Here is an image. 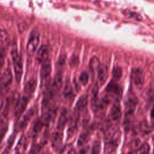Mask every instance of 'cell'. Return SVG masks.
Wrapping results in <instances>:
<instances>
[{"instance_id": "obj_20", "label": "cell", "mask_w": 154, "mask_h": 154, "mask_svg": "<svg viewBox=\"0 0 154 154\" xmlns=\"http://www.w3.org/2000/svg\"><path fill=\"white\" fill-rule=\"evenodd\" d=\"M88 103V97L87 95L84 94L81 96L79 99L78 100L75 106V110L76 111H79L85 108Z\"/></svg>"}, {"instance_id": "obj_29", "label": "cell", "mask_w": 154, "mask_h": 154, "mask_svg": "<svg viewBox=\"0 0 154 154\" xmlns=\"http://www.w3.org/2000/svg\"><path fill=\"white\" fill-rule=\"evenodd\" d=\"M100 151V143L99 141H94L93 143L90 154H99Z\"/></svg>"}, {"instance_id": "obj_2", "label": "cell", "mask_w": 154, "mask_h": 154, "mask_svg": "<svg viewBox=\"0 0 154 154\" xmlns=\"http://www.w3.org/2000/svg\"><path fill=\"white\" fill-rule=\"evenodd\" d=\"M11 57L13 64L16 80L17 82L20 81L23 73V63L20 55L16 49H13L11 51Z\"/></svg>"}, {"instance_id": "obj_24", "label": "cell", "mask_w": 154, "mask_h": 154, "mask_svg": "<svg viewBox=\"0 0 154 154\" xmlns=\"http://www.w3.org/2000/svg\"><path fill=\"white\" fill-rule=\"evenodd\" d=\"M44 125H45V122L43 120H42L41 119H37L34 123L33 131L35 133L39 132L42 129Z\"/></svg>"}, {"instance_id": "obj_15", "label": "cell", "mask_w": 154, "mask_h": 154, "mask_svg": "<svg viewBox=\"0 0 154 154\" xmlns=\"http://www.w3.org/2000/svg\"><path fill=\"white\" fill-rule=\"evenodd\" d=\"M37 87V81L35 79H31L25 85L23 88L24 93L28 96H31L34 92Z\"/></svg>"}, {"instance_id": "obj_6", "label": "cell", "mask_w": 154, "mask_h": 154, "mask_svg": "<svg viewBox=\"0 0 154 154\" xmlns=\"http://www.w3.org/2000/svg\"><path fill=\"white\" fill-rule=\"evenodd\" d=\"M138 103L137 98L133 94H130L125 101V112L127 115H131L134 113Z\"/></svg>"}, {"instance_id": "obj_19", "label": "cell", "mask_w": 154, "mask_h": 154, "mask_svg": "<svg viewBox=\"0 0 154 154\" xmlns=\"http://www.w3.org/2000/svg\"><path fill=\"white\" fill-rule=\"evenodd\" d=\"M63 95L64 96L68 99L70 100H72L74 98L75 94L73 93V88H72V86L70 84V82H69V81H67L65 84V86L64 87V90H63Z\"/></svg>"}, {"instance_id": "obj_34", "label": "cell", "mask_w": 154, "mask_h": 154, "mask_svg": "<svg viewBox=\"0 0 154 154\" xmlns=\"http://www.w3.org/2000/svg\"><path fill=\"white\" fill-rule=\"evenodd\" d=\"M150 116L152 118H154V106H153V108H152V110L150 111Z\"/></svg>"}, {"instance_id": "obj_32", "label": "cell", "mask_w": 154, "mask_h": 154, "mask_svg": "<svg viewBox=\"0 0 154 154\" xmlns=\"http://www.w3.org/2000/svg\"><path fill=\"white\" fill-rule=\"evenodd\" d=\"M77 60L78 58L77 57H72L71 58V61H70V64L72 66H76L77 64Z\"/></svg>"}, {"instance_id": "obj_4", "label": "cell", "mask_w": 154, "mask_h": 154, "mask_svg": "<svg viewBox=\"0 0 154 154\" xmlns=\"http://www.w3.org/2000/svg\"><path fill=\"white\" fill-rule=\"evenodd\" d=\"M29 97L25 96L22 97H19L15 102L14 105V117L16 119H19L25 109Z\"/></svg>"}, {"instance_id": "obj_21", "label": "cell", "mask_w": 154, "mask_h": 154, "mask_svg": "<svg viewBox=\"0 0 154 154\" xmlns=\"http://www.w3.org/2000/svg\"><path fill=\"white\" fill-rule=\"evenodd\" d=\"M28 145L27 138L25 136H22L18 141L16 147V151L18 154L22 153L26 149Z\"/></svg>"}, {"instance_id": "obj_12", "label": "cell", "mask_w": 154, "mask_h": 154, "mask_svg": "<svg viewBox=\"0 0 154 154\" xmlns=\"http://www.w3.org/2000/svg\"><path fill=\"white\" fill-rule=\"evenodd\" d=\"M122 116V111H121V106L119 102H116L111 106L110 110V116L111 118L114 121L119 120Z\"/></svg>"}, {"instance_id": "obj_25", "label": "cell", "mask_w": 154, "mask_h": 154, "mask_svg": "<svg viewBox=\"0 0 154 154\" xmlns=\"http://www.w3.org/2000/svg\"><path fill=\"white\" fill-rule=\"evenodd\" d=\"M122 74H123V72L120 67L117 66L113 68L112 70V75L114 79L119 80L121 78Z\"/></svg>"}, {"instance_id": "obj_26", "label": "cell", "mask_w": 154, "mask_h": 154, "mask_svg": "<svg viewBox=\"0 0 154 154\" xmlns=\"http://www.w3.org/2000/svg\"><path fill=\"white\" fill-rule=\"evenodd\" d=\"M89 79V75L86 71H83L81 72V75L79 77V82L84 86L87 85Z\"/></svg>"}, {"instance_id": "obj_3", "label": "cell", "mask_w": 154, "mask_h": 154, "mask_svg": "<svg viewBox=\"0 0 154 154\" xmlns=\"http://www.w3.org/2000/svg\"><path fill=\"white\" fill-rule=\"evenodd\" d=\"M39 34L36 31H32L28 38L26 46V53L29 55H32L36 51L39 43Z\"/></svg>"}, {"instance_id": "obj_14", "label": "cell", "mask_w": 154, "mask_h": 154, "mask_svg": "<svg viewBox=\"0 0 154 154\" xmlns=\"http://www.w3.org/2000/svg\"><path fill=\"white\" fill-rule=\"evenodd\" d=\"M62 73L61 72H58L55 75L53 81L50 85L52 88L57 93L60 90L62 86Z\"/></svg>"}, {"instance_id": "obj_8", "label": "cell", "mask_w": 154, "mask_h": 154, "mask_svg": "<svg viewBox=\"0 0 154 154\" xmlns=\"http://www.w3.org/2000/svg\"><path fill=\"white\" fill-rule=\"evenodd\" d=\"M13 75L10 69H7L2 73L1 76V84L2 88H7L12 82Z\"/></svg>"}, {"instance_id": "obj_11", "label": "cell", "mask_w": 154, "mask_h": 154, "mask_svg": "<svg viewBox=\"0 0 154 154\" xmlns=\"http://www.w3.org/2000/svg\"><path fill=\"white\" fill-rule=\"evenodd\" d=\"M51 72V63L49 59L46 60L42 63L40 69V76L42 79L47 78Z\"/></svg>"}, {"instance_id": "obj_7", "label": "cell", "mask_w": 154, "mask_h": 154, "mask_svg": "<svg viewBox=\"0 0 154 154\" xmlns=\"http://www.w3.org/2000/svg\"><path fill=\"white\" fill-rule=\"evenodd\" d=\"M35 114V109L34 108H31L23 116V117L19 121V122L17 123L16 130V131L22 130L23 129L25 128L27 126L28 122L30 121V120L32 119V117L34 116Z\"/></svg>"}, {"instance_id": "obj_22", "label": "cell", "mask_w": 154, "mask_h": 154, "mask_svg": "<svg viewBox=\"0 0 154 154\" xmlns=\"http://www.w3.org/2000/svg\"><path fill=\"white\" fill-rule=\"evenodd\" d=\"M100 65V63L97 57H93V58H91L89 63V66L92 72H95L97 70Z\"/></svg>"}, {"instance_id": "obj_35", "label": "cell", "mask_w": 154, "mask_h": 154, "mask_svg": "<svg viewBox=\"0 0 154 154\" xmlns=\"http://www.w3.org/2000/svg\"><path fill=\"white\" fill-rule=\"evenodd\" d=\"M153 146H154V137L153 138ZM153 153H154V147H153Z\"/></svg>"}, {"instance_id": "obj_10", "label": "cell", "mask_w": 154, "mask_h": 154, "mask_svg": "<svg viewBox=\"0 0 154 154\" xmlns=\"http://www.w3.org/2000/svg\"><path fill=\"white\" fill-rule=\"evenodd\" d=\"M97 76L100 83L103 85L106 81L108 76V69L106 64H100L97 69Z\"/></svg>"}, {"instance_id": "obj_31", "label": "cell", "mask_w": 154, "mask_h": 154, "mask_svg": "<svg viewBox=\"0 0 154 154\" xmlns=\"http://www.w3.org/2000/svg\"><path fill=\"white\" fill-rule=\"evenodd\" d=\"M65 61H66V57L64 55H61L60 57L58 60V65L62 66L65 63Z\"/></svg>"}, {"instance_id": "obj_33", "label": "cell", "mask_w": 154, "mask_h": 154, "mask_svg": "<svg viewBox=\"0 0 154 154\" xmlns=\"http://www.w3.org/2000/svg\"><path fill=\"white\" fill-rule=\"evenodd\" d=\"M87 150H88V147L82 148V149L80 150V151H79L78 154H87Z\"/></svg>"}, {"instance_id": "obj_1", "label": "cell", "mask_w": 154, "mask_h": 154, "mask_svg": "<svg viewBox=\"0 0 154 154\" xmlns=\"http://www.w3.org/2000/svg\"><path fill=\"white\" fill-rule=\"evenodd\" d=\"M120 138V132L118 128H112L109 131L105 140L104 151L106 154L113 152L119 145Z\"/></svg>"}, {"instance_id": "obj_9", "label": "cell", "mask_w": 154, "mask_h": 154, "mask_svg": "<svg viewBox=\"0 0 154 154\" xmlns=\"http://www.w3.org/2000/svg\"><path fill=\"white\" fill-rule=\"evenodd\" d=\"M49 59V49L46 45H42L37 51L36 60L38 63H42L43 61Z\"/></svg>"}, {"instance_id": "obj_28", "label": "cell", "mask_w": 154, "mask_h": 154, "mask_svg": "<svg viewBox=\"0 0 154 154\" xmlns=\"http://www.w3.org/2000/svg\"><path fill=\"white\" fill-rule=\"evenodd\" d=\"M140 128L141 131L144 134L149 133L152 130L151 127L148 125V123L146 122H141L140 124Z\"/></svg>"}, {"instance_id": "obj_18", "label": "cell", "mask_w": 154, "mask_h": 154, "mask_svg": "<svg viewBox=\"0 0 154 154\" xmlns=\"http://www.w3.org/2000/svg\"><path fill=\"white\" fill-rule=\"evenodd\" d=\"M78 122H79V117H75L72 119L71 120V122L69 125V129L67 130V137L69 138L72 136L73 135V134L75 133V132L78 130Z\"/></svg>"}, {"instance_id": "obj_5", "label": "cell", "mask_w": 154, "mask_h": 154, "mask_svg": "<svg viewBox=\"0 0 154 154\" xmlns=\"http://www.w3.org/2000/svg\"><path fill=\"white\" fill-rule=\"evenodd\" d=\"M131 78L134 84L137 87H141L144 82V74L142 69L135 67L132 69Z\"/></svg>"}, {"instance_id": "obj_17", "label": "cell", "mask_w": 154, "mask_h": 154, "mask_svg": "<svg viewBox=\"0 0 154 154\" xmlns=\"http://www.w3.org/2000/svg\"><path fill=\"white\" fill-rule=\"evenodd\" d=\"M63 134L60 132H55L52 138V146L55 150L59 149L62 146Z\"/></svg>"}, {"instance_id": "obj_27", "label": "cell", "mask_w": 154, "mask_h": 154, "mask_svg": "<svg viewBox=\"0 0 154 154\" xmlns=\"http://www.w3.org/2000/svg\"><path fill=\"white\" fill-rule=\"evenodd\" d=\"M149 152L150 146L147 143H144L142 144L138 149L139 154H149Z\"/></svg>"}, {"instance_id": "obj_30", "label": "cell", "mask_w": 154, "mask_h": 154, "mask_svg": "<svg viewBox=\"0 0 154 154\" xmlns=\"http://www.w3.org/2000/svg\"><path fill=\"white\" fill-rule=\"evenodd\" d=\"M14 139H15V135H12L10 138L8 139V143H7V149H10L11 146H13V143H14Z\"/></svg>"}, {"instance_id": "obj_16", "label": "cell", "mask_w": 154, "mask_h": 154, "mask_svg": "<svg viewBox=\"0 0 154 154\" xmlns=\"http://www.w3.org/2000/svg\"><path fill=\"white\" fill-rule=\"evenodd\" d=\"M68 118H69V113H68V111L64 108L63 109H62L60 117H59V119L58 120V125H57V128L60 130H63L68 120Z\"/></svg>"}, {"instance_id": "obj_23", "label": "cell", "mask_w": 154, "mask_h": 154, "mask_svg": "<svg viewBox=\"0 0 154 154\" xmlns=\"http://www.w3.org/2000/svg\"><path fill=\"white\" fill-rule=\"evenodd\" d=\"M90 138V134L89 132H84L82 134H81L78 138V142H77V144L78 146H81L84 145L85 143H87V141H88Z\"/></svg>"}, {"instance_id": "obj_13", "label": "cell", "mask_w": 154, "mask_h": 154, "mask_svg": "<svg viewBox=\"0 0 154 154\" xmlns=\"http://www.w3.org/2000/svg\"><path fill=\"white\" fill-rule=\"evenodd\" d=\"M105 91L109 93H112L116 95H120L122 93L120 86L113 80L109 81L107 84L105 88Z\"/></svg>"}]
</instances>
